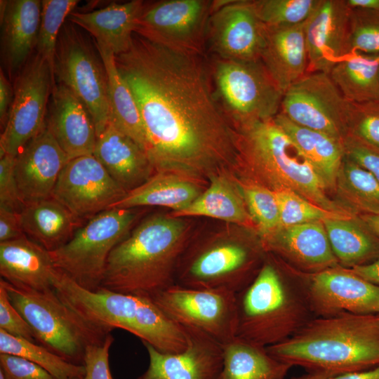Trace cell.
I'll list each match as a JSON object with an SVG mask.
<instances>
[{"instance_id":"obj_1","label":"cell","mask_w":379,"mask_h":379,"mask_svg":"<svg viewBox=\"0 0 379 379\" xmlns=\"http://www.w3.org/2000/svg\"><path fill=\"white\" fill-rule=\"evenodd\" d=\"M115 62L136 101L155 172L200 182L237 166V131L215 97L201 55L134 33Z\"/></svg>"},{"instance_id":"obj_2","label":"cell","mask_w":379,"mask_h":379,"mask_svg":"<svg viewBox=\"0 0 379 379\" xmlns=\"http://www.w3.org/2000/svg\"><path fill=\"white\" fill-rule=\"evenodd\" d=\"M266 349L278 360L323 379L371 368L379 366V314L315 317Z\"/></svg>"},{"instance_id":"obj_3","label":"cell","mask_w":379,"mask_h":379,"mask_svg":"<svg viewBox=\"0 0 379 379\" xmlns=\"http://www.w3.org/2000/svg\"><path fill=\"white\" fill-rule=\"evenodd\" d=\"M188 244L189 230L181 218L148 216L112 249L100 288L151 298L175 284Z\"/></svg>"},{"instance_id":"obj_4","label":"cell","mask_w":379,"mask_h":379,"mask_svg":"<svg viewBox=\"0 0 379 379\" xmlns=\"http://www.w3.org/2000/svg\"><path fill=\"white\" fill-rule=\"evenodd\" d=\"M272 260L236 294V337L267 347L281 343L315 318L303 273L296 281Z\"/></svg>"},{"instance_id":"obj_5","label":"cell","mask_w":379,"mask_h":379,"mask_svg":"<svg viewBox=\"0 0 379 379\" xmlns=\"http://www.w3.org/2000/svg\"><path fill=\"white\" fill-rule=\"evenodd\" d=\"M60 298L86 321L109 332L125 330L166 353L187 345L184 327L178 324L151 298L100 288L86 289L58 270L53 282Z\"/></svg>"},{"instance_id":"obj_6","label":"cell","mask_w":379,"mask_h":379,"mask_svg":"<svg viewBox=\"0 0 379 379\" xmlns=\"http://www.w3.org/2000/svg\"><path fill=\"white\" fill-rule=\"evenodd\" d=\"M237 166L272 191L291 190L335 213L354 215L329 198L328 187L291 138L273 119L237 130Z\"/></svg>"},{"instance_id":"obj_7","label":"cell","mask_w":379,"mask_h":379,"mask_svg":"<svg viewBox=\"0 0 379 379\" xmlns=\"http://www.w3.org/2000/svg\"><path fill=\"white\" fill-rule=\"evenodd\" d=\"M0 283L31 326L36 343L71 363L83 365L86 348L103 343L111 333L84 319L60 298L55 288H23L2 279Z\"/></svg>"},{"instance_id":"obj_8","label":"cell","mask_w":379,"mask_h":379,"mask_svg":"<svg viewBox=\"0 0 379 379\" xmlns=\"http://www.w3.org/2000/svg\"><path fill=\"white\" fill-rule=\"evenodd\" d=\"M215 97L235 130L273 119L284 93L260 60H232L213 55L210 62Z\"/></svg>"},{"instance_id":"obj_9","label":"cell","mask_w":379,"mask_h":379,"mask_svg":"<svg viewBox=\"0 0 379 379\" xmlns=\"http://www.w3.org/2000/svg\"><path fill=\"white\" fill-rule=\"evenodd\" d=\"M137 218L133 208H112L88 219L68 242L49 251L54 266L86 289L100 288L111 251Z\"/></svg>"},{"instance_id":"obj_10","label":"cell","mask_w":379,"mask_h":379,"mask_svg":"<svg viewBox=\"0 0 379 379\" xmlns=\"http://www.w3.org/2000/svg\"><path fill=\"white\" fill-rule=\"evenodd\" d=\"M255 256L253 247L232 238L188 245L180 259L175 284L237 294L258 274L254 270Z\"/></svg>"},{"instance_id":"obj_11","label":"cell","mask_w":379,"mask_h":379,"mask_svg":"<svg viewBox=\"0 0 379 379\" xmlns=\"http://www.w3.org/2000/svg\"><path fill=\"white\" fill-rule=\"evenodd\" d=\"M95 51L79 27L67 20L58 36L53 70L56 81L86 107L98 137L109 123V105L106 69Z\"/></svg>"},{"instance_id":"obj_12","label":"cell","mask_w":379,"mask_h":379,"mask_svg":"<svg viewBox=\"0 0 379 379\" xmlns=\"http://www.w3.org/2000/svg\"><path fill=\"white\" fill-rule=\"evenodd\" d=\"M54 81L53 69L37 53L17 74L8 120L0 136V157H16L44 128Z\"/></svg>"},{"instance_id":"obj_13","label":"cell","mask_w":379,"mask_h":379,"mask_svg":"<svg viewBox=\"0 0 379 379\" xmlns=\"http://www.w3.org/2000/svg\"><path fill=\"white\" fill-rule=\"evenodd\" d=\"M215 0H163L147 3L135 33L177 51L202 55Z\"/></svg>"},{"instance_id":"obj_14","label":"cell","mask_w":379,"mask_h":379,"mask_svg":"<svg viewBox=\"0 0 379 379\" xmlns=\"http://www.w3.org/2000/svg\"><path fill=\"white\" fill-rule=\"evenodd\" d=\"M151 298L178 324L198 329L222 345L236 337V293L173 284Z\"/></svg>"},{"instance_id":"obj_15","label":"cell","mask_w":379,"mask_h":379,"mask_svg":"<svg viewBox=\"0 0 379 379\" xmlns=\"http://www.w3.org/2000/svg\"><path fill=\"white\" fill-rule=\"evenodd\" d=\"M347 103L328 74L307 72L284 93L279 112L298 125L343 142Z\"/></svg>"},{"instance_id":"obj_16","label":"cell","mask_w":379,"mask_h":379,"mask_svg":"<svg viewBox=\"0 0 379 379\" xmlns=\"http://www.w3.org/2000/svg\"><path fill=\"white\" fill-rule=\"evenodd\" d=\"M126 193L92 154L70 159L66 164L51 197L86 221L111 208Z\"/></svg>"},{"instance_id":"obj_17","label":"cell","mask_w":379,"mask_h":379,"mask_svg":"<svg viewBox=\"0 0 379 379\" xmlns=\"http://www.w3.org/2000/svg\"><path fill=\"white\" fill-rule=\"evenodd\" d=\"M206 44L213 55L232 60H258L265 43L266 26L252 0H215Z\"/></svg>"},{"instance_id":"obj_18","label":"cell","mask_w":379,"mask_h":379,"mask_svg":"<svg viewBox=\"0 0 379 379\" xmlns=\"http://www.w3.org/2000/svg\"><path fill=\"white\" fill-rule=\"evenodd\" d=\"M316 317L343 313L379 314V286L337 266L317 273H303Z\"/></svg>"},{"instance_id":"obj_19","label":"cell","mask_w":379,"mask_h":379,"mask_svg":"<svg viewBox=\"0 0 379 379\" xmlns=\"http://www.w3.org/2000/svg\"><path fill=\"white\" fill-rule=\"evenodd\" d=\"M184 328L187 345L179 352H161L143 343L149 365L138 379L219 378L223 366L222 345L198 329Z\"/></svg>"},{"instance_id":"obj_20","label":"cell","mask_w":379,"mask_h":379,"mask_svg":"<svg viewBox=\"0 0 379 379\" xmlns=\"http://www.w3.org/2000/svg\"><path fill=\"white\" fill-rule=\"evenodd\" d=\"M350 13L346 0H320L305 24L307 72L329 74L349 54Z\"/></svg>"},{"instance_id":"obj_21","label":"cell","mask_w":379,"mask_h":379,"mask_svg":"<svg viewBox=\"0 0 379 379\" xmlns=\"http://www.w3.org/2000/svg\"><path fill=\"white\" fill-rule=\"evenodd\" d=\"M69 160L45 124L16 156L15 173L23 203L51 197Z\"/></svg>"},{"instance_id":"obj_22","label":"cell","mask_w":379,"mask_h":379,"mask_svg":"<svg viewBox=\"0 0 379 379\" xmlns=\"http://www.w3.org/2000/svg\"><path fill=\"white\" fill-rule=\"evenodd\" d=\"M46 124L69 159L93 154L97 133L81 100L68 88L55 82Z\"/></svg>"},{"instance_id":"obj_23","label":"cell","mask_w":379,"mask_h":379,"mask_svg":"<svg viewBox=\"0 0 379 379\" xmlns=\"http://www.w3.org/2000/svg\"><path fill=\"white\" fill-rule=\"evenodd\" d=\"M265 251L275 252L306 274L339 266L323 222L281 227L262 242Z\"/></svg>"},{"instance_id":"obj_24","label":"cell","mask_w":379,"mask_h":379,"mask_svg":"<svg viewBox=\"0 0 379 379\" xmlns=\"http://www.w3.org/2000/svg\"><path fill=\"white\" fill-rule=\"evenodd\" d=\"M1 53L11 79L20 71L36 48L41 1H1Z\"/></svg>"},{"instance_id":"obj_25","label":"cell","mask_w":379,"mask_h":379,"mask_svg":"<svg viewBox=\"0 0 379 379\" xmlns=\"http://www.w3.org/2000/svg\"><path fill=\"white\" fill-rule=\"evenodd\" d=\"M93 155L127 192L156 173L146 152L110 121L97 137Z\"/></svg>"},{"instance_id":"obj_26","label":"cell","mask_w":379,"mask_h":379,"mask_svg":"<svg viewBox=\"0 0 379 379\" xmlns=\"http://www.w3.org/2000/svg\"><path fill=\"white\" fill-rule=\"evenodd\" d=\"M58 272L50 252L25 236L0 243V275L6 282L23 288H54Z\"/></svg>"},{"instance_id":"obj_27","label":"cell","mask_w":379,"mask_h":379,"mask_svg":"<svg viewBox=\"0 0 379 379\" xmlns=\"http://www.w3.org/2000/svg\"><path fill=\"white\" fill-rule=\"evenodd\" d=\"M305 22L291 26H266L260 60L283 93L307 73Z\"/></svg>"},{"instance_id":"obj_28","label":"cell","mask_w":379,"mask_h":379,"mask_svg":"<svg viewBox=\"0 0 379 379\" xmlns=\"http://www.w3.org/2000/svg\"><path fill=\"white\" fill-rule=\"evenodd\" d=\"M146 4L142 0H133L122 4L113 3L91 12L73 11L67 20L90 33L95 41L107 46L118 55L130 48L136 20Z\"/></svg>"},{"instance_id":"obj_29","label":"cell","mask_w":379,"mask_h":379,"mask_svg":"<svg viewBox=\"0 0 379 379\" xmlns=\"http://www.w3.org/2000/svg\"><path fill=\"white\" fill-rule=\"evenodd\" d=\"M19 213L26 237L48 251L68 242L86 222L52 197L25 203Z\"/></svg>"},{"instance_id":"obj_30","label":"cell","mask_w":379,"mask_h":379,"mask_svg":"<svg viewBox=\"0 0 379 379\" xmlns=\"http://www.w3.org/2000/svg\"><path fill=\"white\" fill-rule=\"evenodd\" d=\"M199 183L174 173L156 172L145 182L128 192L112 208L163 206L173 211H181L202 193Z\"/></svg>"},{"instance_id":"obj_31","label":"cell","mask_w":379,"mask_h":379,"mask_svg":"<svg viewBox=\"0 0 379 379\" xmlns=\"http://www.w3.org/2000/svg\"><path fill=\"white\" fill-rule=\"evenodd\" d=\"M209 181L207 189L188 207L171 215L176 218L206 216L243 225L253 222L238 181L227 171L212 176Z\"/></svg>"},{"instance_id":"obj_32","label":"cell","mask_w":379,"mask_h":379,"mask_svg":"<svg viewBox=\"0 0 379 379\" xmlns=\"http://www.w3.org/2000/svg\"><path fill=\"white\" fill-rule=\"evenodd\" d=\"M273 120L302 152L328 188H335L345 156L343 142L322 132L298 125L281 112Z\"/></svg>"},{"instance_id":"obj_33","label":"cell","mask_w":379,"mask_h":379,"mask_svg":"<svg viewBox=\"0 0 379 379\" xmlns=\"http://www.w3.org/2000/svg\"><path fill=\"white\" fill-rule=\"evenodd\" d=\"M105 65L108 82L109 121L134 140L145 152L146 140L140 111L135 98L115 62V54L103 44L94 40Z\"/></svg>"},{"instance_id":"obj_34","label":"cell","mask_w":379,"mask_h":379,"mask_svg":"<svg viewBox=\"0 0 379 379\" xmlns=\"http://www.w3.org/2000/svg\"><path fill=\"white\" fill-rule=\"evenodd\" d=\"M323 223L332 251L343 267L367 265L379 258V238L359 218L326 219Z\"/></svg>"},{"instance_id":"obj_35","label":"cell","mask_w":379,"mask_h":379,"mask_svg":"<svg viewBox=\"0 0 379 379\" xmlns=\"http://www.w3.org/2000/svg\"><path fill=\"white\" fill-rule=\"evenodd\" d=\"M222 346L218 379H284L292 367L272 357L266 347L238 337Z\"/></svg>"},{"instance_id":"obj_36","label":"cell","mask_w":379,"mask_h":379,"mask_svg":"<svg viewBox=\"0 0 379 379\" xmlns=\"http://www.w3.org/2000/svg\"><path fill=\"white\" fill-rule=\"evenodd\" d=\"M328 74L347 101L379 100V55L351 53Z\"/></svg>"},{"instance_id":"obj_37","label":"cell","mask_w":379,"mask_h":379,"mask_svg":"<svg viewBox=\"0 0 379 379\" xmlns=\"http://www.w3.org/2000/svg\"><path fill=\"white\" fill-rule=\"evenodd\" d=\"M0 354L18 357L43 368L58 379L82 378L84 365L71 363L37 343L0 329Z\"/></svg>"},{"instance_id":"obj_38","label":"cell","mask_w":379,"mask_h":379,"mask_svg":"<svg viewBox=\"0 0 379 379\" xmlns=\"http://www.w3.org/2000/svg\"><path fill=\"white\" fill-rule=\"evenodd\" d=\"M336 187L341 195L361 214H379V181L346 156Z\"/></svg>"},{"instance_id":"obj_39","label":"cell","mask_w":379,"mask_h":379,"mask_svg":"<svg viewBox=\"0 0 379 379\" xmlns=\"http://www.w3.org/2000/svg\"><path fill=\"white\" fill-rule=\"evenodd\" d=\"M248 211L262 242L281 228L280 212L274 191L251 180L238 182Z\"/></svg>"},{"instance_id":"obj_40","label":"cell","mask_w":379,"mask_h":379,"mask_svg":"<svg viewBox=\"0 0 379 379\" xmlns=\"http://www.w3.org/2000/svg\"><path fill=\"white\" fill-rule=\"evenodd\" d=\"M79 2L77 0L41 1V20L36 50V53L46 60L53 69L60 30Z\"/></svg>"},{"instance_id":"obj_41","label":"cell","mask_w":379,"mask_h":379,"mask_svg":"<svg viewBox=\"0 0 379 379\" xmlns=\"http://www.w3.org/2000/svg\"><path fill=\"white\" fill-rule=\"evenodd\" d=\"M255 12L267 27L291 26L305 22L320 0H252Z\"/></svg>"},{"instance_id":"obj_42","label":"cell","mask_w":379,"mask_h":379,"mask_svg":"<svg viewBox=\"0 0 379 379\" xmlns=\"http://www.w3.org/2000/svg\"><path fill=\"white\" fill-rule=\"evenodd\" d=\"M278 202L281 227L331 218H351L354 215L326 210L289 190L274 191Z\"/></svg>"},{"instance_id":"obj_43","label":"cell","mask_w":379,"mask_h":379,"mask_svg":"<svg viewBox=\"0 0 379 379\" xmlns=\"http://www.w3.org/2000/svg\"><path fill=\"white\" fill-rule=\"evenodd\" d=\"M348 49L349 54L379 55V12L350 8Z\"/></svg>"},{"instance_id":"obj_44","label":"cell","mask_w":379,"mask_h":379,"mask_svg":"<svg viewBox=\"0 0 379 379\" xmlns=\"http://www.w3.org/2000/svg\"><path fill=\"white\" fill-rule=\"evenodd\" d=\"M347 135L379 149V100L347 103Z\"/></svg>"},{"instance_id":"obj_45","label":"cell","mask_w":379,"mask_h":379,"mask_svg":"<svg viewBox=\"0 0 379 379\" xmlns=\"http://www.w3.org/2000/svg\"><path fill=\"white\" fill-rule=\"evenodd\" d=\"M114 340L109 333L103 343L90 345L86 348L83 361L85 375L82 379H113L109 355Z\"/></svg>"},{"instance_id":"obj_46","label":"cell","mask_w":379,"mask_h":379,"mask_svg":"<svg viewBox=\"0 0 379 379\" xmlns=\"http://www.w3.org/2000/svg\"><path fill=\"white\" fill-rule=\"evenodd\" d=\"M0 329L13 335L36 343L29 324L10 300L6 288L0 283Z\"/></svg>"},{"instance_id":"obj_47","label":"cell","mask_w":379,"mask_h":379,"mask_svg":"<svg viewBox=\"0 0 379 379\" xmlns=\"http://www.w3.org/2000/svg\"><path fill=\"white\" fill-rule=\"evenodd\" d=\"M16 157H0V206L20 211L24 203L21 199L15 173Z\"/></svg>"},{"instance_id":"obj_48","label":"cell","mask_w":379,"mask_h":379,"mask_svg":"<svg viewBox=\"0 0 379 379\" xmlns=\"http://www.w3.org/2000/svg\"><path fill=\"white\" fill-rule=\"evenodd\" d=\"M0 379H58L22 358L0 354Z\"/></svg>"},{"instance_id":"obj_49","label":"cell","mask_w":379,"mask_h":379,"mask_svg":"<svg viewBox=\"0 0 379 379\" xmlns=\"http://www.w3.org/2000/svg\"><path fill=\"white\" fill-rule=\"evenodd\" d=\"M343 143L345 156L379 181V149L350 135H346Z\"/></svg>"},{"instance_id":"obj_50","label":"cell","mask_w":379,"mask_h":379,"mask_svg":"<svg viewBox=\"0 0 379 379\" xmlns=\"http://www.w3.org/2000/svg\"><path fill=\"white\" fill-rule=\"evenodd\" d=\"M19 212L0 206V243L26 236L22 230Z\"/></svg>"},{"instance_id":"obj_51","label":"cell","mask_w":379,"mask_h":379,"mask_svg":"<svg viewBox=\"0 0 379 379\" xmlns=\"http://www.w3.org/2000/svg\"><path fill=\"white\" fill-rule=\"evenodd\" d=\"M13 98V87L6 77L4 71L0 70V122L1 128H4Z\"/></svg>"},{"instance_id":"obj_52","label":"cell","mask_w":379,"mask_h":379,"mask_svg":"<svg viewBox=\"0 0 379 379\" xmlns=\"http://www.w3.org/2000/svg\"><path fill=\"white\" fill-rule=\"evenodd\" d=\"M349 269L366 280L379 286V258L369 264Z\"/></svg>"},{"instance_id":"obj_53","label":"cell","mask_w":379,"mask_h":379,"mask_svg":"<svg viewBox=\"0 0 379 379\" xmlns=\"http://www.w3.org/2000/svg\"><path fill=\"white\" fill-rule=\"evenodd\" d=\"M327 379H379V366L366 370L338 375Z\"/></svg>"},{"instance_id":"obj_54","label":"cell","mask_w":379,"mask_h":379,"mask_svg":"<svg viewBox=\"0 0 379 379\" xmlns=\"http://www.w3.org/2000/svg\"><path fill=\"white\" fill-rule=\"evenodd\" d=\"M351 8H361L379 12V0H346Z\"/></svg>"},{"instance_id":"obj_55","label":"cell","mask_w":379,"mask_h":379,"mask_svg":"<svg viewBox=\"0 0 379 379\" xmlns=\"http://www.w3.org/2000/svg\"><path fill=\"white\" fill-rule=\"evenodd\" d=\"M359 218L379 238V214H361Z\"/></svg>"},{"instance_id":"obj_56","label":"cell","mask_w":379,"mask_h":379,"mask_svg":"<svg viewBox=\"0 0 379 379\" xmlns=\"http://www.w3.org/2000/svg\"><path fill=\"white\" fill-rule=\"evenodd\" d=\"M297 379H323V378H321V377L317 375L308 373V375H305L303 377L298 378Z\"/></svg>"},{"instance_id":"obj_57","label":"cell","mask_w":379,"mask_h":379,"mask_svg":"<svg viewBox=\"0 0 379 379\" xmlns=\"http://www.w3.org/2000/svg\"><path fill=\"white\" fill-rule=\"evenodd\" d=\"M82 378H73V379H82Z\"/></svg>"},{"instance_id":"obj_58","label":"cell","mask_w":379,"mask_h":379,"mask_svg":"<svg viewBox=\"0 0 379 379\" xmlns=\"http://www.w3.org/2000/svg\"><path fill=\"white\" fill-rule=\"evenodd\" d=\"M378 77H379V75H378Z\"/></svg>"}]
</instances>
